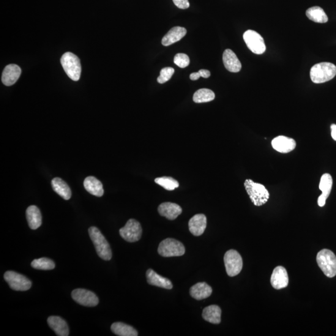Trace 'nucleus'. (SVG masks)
Listing matches in <instances>:
<instances>
[{"instance_id": "obj_7", "label": "nucleus", "mask_w": 336, "mask_h": 336, "mask_svg": "<svg viewBox=\"0 0 336 336\" xmlns=\"http://www.w3.org/2000/svg\"><path fill=\"white\" fill-rule=\"evenodd\" d=\"M223 260L226 272L229 277H235L242 271V258L237 251L235 250L228 251L224 255Z\"/></svg>"}, {"instance_id": "obj_15", "label": "nucleus", "mask_w": 336, "mask_h": 336, "mask_svg": "<svg viewBox=\"0 0 336 336\" xmlns=\"http://www.w3.org/2000/svg\"><path fill=\"white\" fill-rule=\"evenodd\" d=\"M21 70L18 65L10 64L5 68L3 72L2 81L5 86H11L15 84L20 77Z\"/></svg>"}, {"instance_id": "obj_32", "label": "nucleus", "mask_w": 336, "mask_h": 336, "mask_svg": "<svg viewBox=\"0 0 336 336\" xmlns=\"http://www.w3.org/2000/svg\"><path fill=\"white\" fill-rule=\"evenodd\" d=\"M174 69L173 68L167 67L161 69L160 75L157 79L158 83L165 84L166 82L170 80L172 76L174 74Z\"/></svg>"}, {"instance_id": "obj_28", "label": "nucleus", "mask_w": 336, "mask_h": 336, "mask_svg": "<svg viewBox=\"0 0 336 336\" xmlns=\"http://www.w3.org/2000/svg\"><path fill=\"white\" fill-rule=\"evenodd\" d=\"M306 14L310 20L315 22V23H325L328 21V17L326 13L322 8L319 7L309 8Z\"/></svg>"}, {"instance_id": "obj_30", "label": "nucleus", "mask_w": 336, "mask_h": 336, "mask_svg": "<svg viewBox=\"0 0 336 336\" xmlns=\"http://www.w3.org/2000/svg\"><path fill=\"white\" fill-rule=\"evenodd\" d=\"M157 184L168 191H173L179 187V182L171 177L163 176L157 177L155 180Z\"/></svg>"}, {"instance_id": "obj_33", "label": "nucleus", "mask_w": 336, "mask_h": 336, "mask_svg": "<svg viewBox=\"0 0 336 336\" xmlns=\"http://www.w3.org/2000/svg\"><path fill=\"white\" fill-rule=\"evenodd\" d=\"M174 62L180 68H185L189 65L190 60L187 54L179 53L174 57Z\"/></svg>"}, {"instance_id": "obj_27", "label": "nucleus", "mask_w": 336, "mask_h": 336, "mask_svg": "<svg viewBox=\"0 0 336 336\" xmlns=\"http://www.w3.org/2000/svg\"><path fill=\"white\" fill-rule=\"evenodd\" d=\"M111 331L119 336H137V330L124 322H114L111 326Z\"/></svg>"}, {"instance_id": "obj_20", "label": "nucleus", "mask_w": 336, "mask_h": 336, "mask_svg": "<svg viewBox=\"0 0 336 336\" xmlns=\"http://www.w3.org/2000/svg\"><path fill=\"white\" fill-rule=\"evenodd\" d=\"M49 327L59 336H68L69 334V327L66 321L59 316H50L48 319Z\"/></svg>"}, {"instance_id": "obj_16", "label": "nucleus", "mask_w": 336, "mask_h": 336, "mask_svg": "<svg viewBox=\"0 0 336 336\" xmlns=\"http://www.w3.org/2000/svg\"><path fill=\"white\" fill-rule=\"evenodd\" d=\"M207 226V218L203 214H196L189 221V229L191 234L195 236L203 235Z\"/></svg>"}, {"instance_id": "obj_35", "label": "nucleus", "mask_w": 336, "mask_h": 336, "mask_svg": "<svg viewBox=\"0 0 336 336\" xmlns=\"http://www.w3.org/2000/svg\"><path fill=\"white\" fill-rule=\"evenodd\" d=\"M199 73H200L201 77L203 78H209L210 76V71L208 70L201 69L199 71Z\"/></svg>"}, {"instance_id": "obj_23", "label": "nucleus", "mask_w": 336, "mask_h": 336, "mask_svg": "<svg viewBox=\"0 0 336 336\" xmlns=\"http://www.w3.org/2000/svg\"><path fill=\"white\" fill-rule=\"evenodd\" d=\"M26 218L28 220L29 228L32 230H35L42 226V215L40 210L37 206H31L26 209Z\"/></svg>"}, {"instance_id": "obj_18", "label": "nucleus", "mask_w": 336, "mask_h": 336, "mask_svg": "<svg viewBox=\"0 0 336 336\" xmlns=\"http://www.w3.org/2000/svg\"><path fill=\"white\" fill-rule=\"evenodd\" d=\"M147 282L150 285L158 286V287L171 289L173 285L168 278H166L158 275L154 270L148 269L146 272Z\"/></svg>"}, {"instance_id": "obj_26", "label": "nucleus", "mask_w": 336, "mask_h": 336, "mask_svg": "<svg viewBox=\"0 0 336 336\" xmlns=\"http://www.w3.org/2000/svg\"><path fill=\"white\" fill-rule=\"evenodd\" d=\"M51 185L53 190L65 200H69L70 199L72 192L69 185L64 180L59 177H55L52 180Z\"/></svg>"}, {"instance_id": "obj_6", "label": "nucleus", "mask_w": 336, "mask_h": 336, "mask_svg": "<svg viewBox=\"0 0 336 336\" xmlns=\"http://www.w3.org/2000/svg\"><path fill=\"white\" fill-rule=\"evenodd\" d=\"M158 252L163 257L179 256L185 253V247L181 242L168 238L163 240L158 247Z\"/></svg>"}, {"instance_id": "obj_37", "label": "nucleus", "mask_w": 336, "mask_h": 336, "mask_svg": "<svg viewBox=\"0 0 336 336\" xmlns=\"http://www.w3.org/2000/svg\"><path fill=\"white\" fill-rule=\"evenodd\" d=\"M200 78H201L200 73H199V72L192 73L190 75L191 80L192 81L198 80V79H199Z\"/></svg>"}, {"instance_id": "obj_36", "label": "nucleus", "mask_w": 336, "mask_h": 336, "mask_svg": "<svg viewBox=\"0 0 336 336\" xmlns=\"http://www.w3.org/2000/svg\"><path fill=\"white\" fill-rule=\"evenodd\" d=\"M330 130H331V136L333 140L336 141V125L332 124L330 126Z\"/></svg>"}, {"instance_id": "obj_34", "label": "nucleus", "mask_w": 336, "mask_h": 336, "mask_svg": "<svg viewBox=\"0 0 336 336\" xmlns=\"http://www.w3.org/2000/svg\"><path fill=\"white\" fill-rule=\"evenodd\" d=\"M174 5L180 9H187L190 7V3L188 0H173Z\"/></svg>"}, {"instance_id": "obj_25", "label": "nucleus", "mask_w": 336, "mask_h": 336, "mask_svg": "<svg viewBox=\"0 0 336 336\" xmlns=\"http://www.w3.org/2000/svg\"><path fill=\"white\" fill-rule=\"evenodd\" d=\"M222 311L217 305H210L205 308L203 312V318L210 323L218 324L221 322Z\"/></svg>"}, {"instance_id": "obj_12", "label": "nucleus", "mask_w": 336, "mask_h": 336, "mask_svg": "<svg viewBox=\"0 0 336 336\" xmlns=\"http://www.w3.org/2000/svg\"><path fill=\"white\" fill-rule=\"evenodd\" d=\"M272 286L276 289L287 287L289 283L288 274L283 267H276L272 273L270 279Z\"/></svg>"}, {"instance_id": "obj_5", "label": "nucleus", "mask_w": 336, "mask_h": 336, "mask_svg": "<svg viewBox=\"0 0 336 336\" xmlns=\"http://www.w3.org/2000/svg\"><path fill=\"white\" fill-rule=\"evenodd\" d=\"M61 62L69 78L73 81H78L81 78L82 71L81 61L78 57L70 52H67L62 56Z\"/></svg>"}, {"instance_id": "obj_11", "label": "nucleus", "mask_w": 336, "mask_h": 336, "mask_svg": "<svg viewBox=\"0 0 336 336\" xmlns=\"http://www.w3.org/2000/svg\"><path fill=\"white\" fill-rule=\"evenodd\" d=\"M72 297L79 305L87 307H94L98 304L97 295L85 289H76L72 291Z\"/></svg>"}, {"instance_id": "obj_24", "label": "nucleus", "mask_w": 336, "mask_h": 336, "mask_svg": "<svg viewBox=\"0 0 336 336\" xmlns=\"http://www.w3.org/2000/svg\"><path fill=\"white\" fill-rule=\"evenodd\" d=\"M84 185L87 192L95 196L102 197L104 193L102 183L94 176L87 177Z\"/></svg>"}, {"instance_id": "obj_29", "label": "nucleus", "mask_w": 336, "mask_h": 336, "mask_svg": "<svg viewBox=\"0 0 336 336\" xmlns=\"http://www.w3.org/2000/svg\"><path fill=\"white\" fill-rule=\"evenodd\" d=\"M215 94L211 90L201 89L198 90L194 94V102L197 103H206L214 100Z\"/></svg>"}, {"instance_id": "obj_21", "label": "nucleus", "mask_w": 336, "mask_h": 336, "mask_svg": "<svg viewBox=\"0 0 336 336\" xmlns=\"http://www.w3.org/2000/svg\"><path fill=\"white\" fill-rule=\"evenodd\" d=\"M187 33V30L182 27L176 26L169 30L165 36L163 38L162 45L168 46L182 39Z\"/></svg>"}, {"instance_id": "obj_1", "label": "nucleus", "mask_w": 336, "mask_h": 336, "mask_svg": "<svg viewBox=\"0 0 336 336\" xmlns=\"http://www.w3.org/2000/svg\"><path fill=\"white\" fill-rule=\"evenodd\" d=\"M244 186L252 203L256 206H262L269 201V191L263 184L255 182L252 179H246Z\"/></svg>"}, {"instance_id": "obj_13", "label": "nucleus", "mask_w": 336, "mask_h": 336, "mask_svg": "<svg viewBox=\"0 0 336 336\" xmlns=\"http://www.w3.org/2000/svg\"><path fill=\"white\" fill-rule=\"evenodd\" d=\"M272 146L278 152L288 154L294 150L296 143L293 138L285 136H278L272 140Z\"/></svg>"}, {"instance_id": "obj_4", "label": "nucleus", "mask_w": 336, "mask_h": 336, "mask_svg": "<svg viewBox=\"0 0 336 336\" xmlns=\"http://www.w3.org/2000/svg\"><path fill=\"white\" fill-rule=\"evenodd\" d=\"M318 266L326 277H334L336 275V256L331 250L322 249L316 256Z\"/></svg>"}, {"instance_id": "obj_19", "label": "nucleus", "mask_w": 336, "mask_h": 336, "mask_svg": "<svg viewBox=\"0 0 336 336\" xmlns=\"http://www.w3.org/2000/svg\"><path fill=\"white\" fill-rule=\"evenodd\" d=\"M223 62L226 69L231 72H239L242 69L241 62L231 49L223 52Z\"/></svg>"}, {"instance_id": "obj_3", "label": "nucleus", "mask_w": 336, "mask_h": 336, "mask_svg": "<svg viewBox=\"0 0 336 336\" xmlns=\"http://www.w3.org/2000/svg\"><path fill=\"white\" fill-rule=\"evenodd\" d=\"M89 233L94 243L97 255L104 260H110L112 257L110 246L99 229L95 227H91L89 229Z\"/></svg>"}, {"instance_id": "obj_31", "label": "nucleus", "mask_w": 336, "mask_h": 336, "mask_svg": "<svg viewBox=\"0 0 336 336\" xmlns=\"http://www.w3.org/2000/svg\"><path fill=\"white\" fill-rule=\"evenodd\" d=\"M31 267L37 270H51L55 268V264L48 258L35 259L32 262Z\"/></svg>"}, {"instance_id": "obj_10", "label": "nucleus", "mask_w": 336, "mask_h": 336, "mask_svg": "<svg viewBox=\"0 0 336 336\" xmlns=\"http://www.w3.org/2000/svg\"><path fill=\"white\" fill-rule=\"evenodd\" d=\"M244 40L248 49L254 54H262L266 50L264 38L261 35L253 30H248L245 31Z\"/></svg>"}, {"instance_id": "obj_2", "label": "nucleus", "mask_w": 336, "mask_h": 336, "mask_svg": "<svg viewBox=\"0 0 336 336\" xmlns=\"http://www.w3.org/2000/svg\"><path fill=\"white\" fill-rule=\"evenodd\" d=\"M336 75V66L330 62H321L311 67L310 78L315 84H322L332 80Z\"/></svg>"}, {"instance_id": "obj_22", "label": "nucleus", "mask_w": 336, "mask_h": 336, "mask_svg": "<svg viewBox=\"0 0 336 336\" xmlns=\"http://www.w3.org/2000/svg\"><path fill=\"white\" fill-rule=\"evenodd\" d=\"M212 293V288L205 282L196 283L190 289L191 296L197 300L206 299Z\"/></svg>"}, {"instance_id": "obj_14", "label": "nucleus", "mask_w": 336, "mask_h": 336, "mask_svg": "<svg viewBox=\"0 0 336 336\" xmlns=\"http://www.w3.org/2000/svg\"><path fill=\"white\" fill-rule=\"evenodd\" d=\"M332 183V176L329 174H324L322 176L319 185V190L322 191V195L319 196L318 199L319 207H324L326 204V199L331 192Z\"/></svg>"}, {"instance_id": "obj_9", "label": "nucleus", "mask_w": 336, "mask_h": 336, "mask_svg": "<svg viewBox=\"0 0 336 336\" xmlns=\"http://www.w3.org/2000/svg\"><path fill=\"white\" fill-rule=\"evenodd\" d=\"M120 235L128 242L133 243L138 241L142 236V228L140 222L131 218L128 220L124 228L120 229Z\"/></svg>"}, {"instance_id": "obj_17", "label": "nucleus", "mask_w": 336, "mask_h": 336, "mask_svg": "<svg viewBox=\"0 0 336 336\" xmlns=\"http://www.w3.org/2000/svg\"><path fill=\"white\" fill-rule=\"evenodd\" d=\"M158 212L161 216L165 217L169 220H174L181 214L182 210L178 204L172 203H163L158 208Z\"/></svg>"}, {"instance_id": "obj_8", "label": "nucleus", "mask_w": 336, "mask_h": 336, "mask_svg": "<svg viewBox=\"0 0 336 336\" xmlns=\"http://www.w3.org/2000/svg\"><path fill=\"white\" fill-rule=\"evenodd\" d=\"M4 278L13 290L27 291L32 286V282L28 278L15 272H7L5 273Z\"/></svg>"}]
</instances>
